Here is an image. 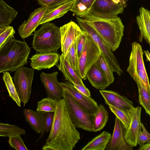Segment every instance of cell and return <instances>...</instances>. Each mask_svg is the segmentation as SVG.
Returning <instances> with one entry per match:
<instances>
[{"label":"cell","mask_w":150,"mask_h":150,"mask_svg":"<svg viewBox=\"0 0 150 150\" xmlns=\"http://www.w3.org/2000/svg\"><path fill=\"white\" fill-rule=\"evenodd\" d=\"M80 139L63 98L57 101L52 126L43 150H72Z\"/></svg>","instance_id":"cell-1"},{"label":"cell","mask_w":150,"mask_h":150,"mask_svg":"<svg viewBox=\"0 0 150 150\" xmlns=\"http://www.w3.org/2000/svg\"><path fill=\"white\" fill-rule=\"evenodd\" d=\"M80 18L92 27L112 51L118 48L124 30L120 17L105 19L86 14Z\"/></svg>","instance_id":"cell-2"},{"label":"cell","mask_w":150,"mask_h":150,"mask_svg":"<svg viewBox=\"0 0 150 150\" xmlns=\"http://www.w3.org/2000/svg\"><path fill=\"white\" fill-rule=\"evenodd\" d=\"M30 51L25 41L8 40L0 48V73L15 71L26 64Z\"/></svg>","instance_id":"cell-3"},{"label":"cell","mask_w":150,"mask_h":150,"mask_svg":"<svg viewBox=\"0 0 150 150\" xmlns=\"http://www.w3.org/2000/svg\"><path fill=\"white\" fill-rule=\"evenodd\" d=\"M41 25L34 31L33 48L37 52L57 53L61 47L59 28L50 22Z\"/></svg>","instance_id":"cell-4"},{"label":"cell","mask_w":150,"mask_h":150,"mask_svg":"<svg viewBox=\"0 0 150 150\" xmlns=\"http://www.w3.org/2000/svg\"><path fill=\"white\" fill-rule=\"evenodd\" d=\"M63 98L66 103L71 120L76 128L93 132L94 115L86 112L75 99L69 93L63 91Z\"/></svg>","instance_id":"cell-5"},{"label":"cell","mask_w":150,"mask_h":150,"mask_svg":"<svg viewBox=\"0 0 150 150\" xmlns=\"http://www.w3.org/2000/svg\"><path fill=\"white\" fill-rule=\"evenodd\" d=\"M79 26L83 31L86 32L97 45L101 53L113 72L120 76L123 72L120 68L118 61L112 51L97 34L95 30L83 19L76 16Z\"/></svg>","instance_id":"cell-6"},{"label":"cell","mask_w":150,"mask_h":150,"mask_svg":"<svg viewBox=\"0 0 150 150\" xmlns=\"http://www.w3.org/2000/svg\"><path fill=\"white\" fill-rule=\"evenodd\" d=\"M131 46L127 71L134 80L136 77H139L147 89L150 91L149 79L144 63L142 46L136 42L132 43Z\"/></svg>","instance_id":"cell-7"},{"label":"cell","mask_w":150,"mask_h":150,"mask_svg":"<svg viewBox=\"0 0 150 150\" xmlns=\"http://www.w3.org/2000/svg\"><path fill=\"white\" fill-rule=\"evenodd\" d=\"M34 73L32 68L21 67L16 71L13 78L18 97L24 106L30 98Z\"/></svg>","instance_id":"cell-8"},{"label":"cell","mask_w":150,"mask_h":150,"mask_svg":"<svg viewBox=\"0 0 150 150\" xmlns=\"http://www.w3.org/2000/svg\"><path fill=\"white\" fill-rule=\"evenodd\" d=\"M101 54L97 45L87 35L83 49L78 60L77 71L82 79H86L87 71L98 61Z\"/></svg>","instance_id":"cell-9"},{"label":"cell","mask_w":150,"mask_h":150,"mask_svg":"<svg viewBox=\"0 0 150 150\" xmlns=\"http://www.w3.org/2000/svg\"><path fill=\"white\" fill-rule=\"evenodd\" d=\"M124 8L112 0H96L87 14L105 19L114 18L123 13Z\"/></svg>","instance_id":"cell-10"},{"label":"cell","mask_w":150,"mask_h":150,"mask_svg":"<svg viewBox=\"0 0 150 150\" xmlns=\"http://www.w3.org/2000/svg\"><path fill=\"white\" fill-rule=\"evenodd\" d=\"M63 90L70 94L80 106L87 113L94 115L99 105L91 96L88 97L81 93L69 81L60 82Z\"/></svg>","instance_id":"cell-11"},{"label":"cell","mask_w":150,"mask_h":150,"mask_svg":"<svg viewBox=\"0 0 150 150\" xmlns=\"http://www.w3.org/2000/svg\"><path fill=\"white\" fill-rule=\"evenodd\" d=\"M59 28L61 50L65 57L72 42L75 41L83 31L78 25L72 21Z\"/></svg>","instance_id":"cell-12"},{"label":"cell","mask_w":150,"mask_h":150,"mask_svg":"<svg viewBox=\"0 0 150 150\" xmlns=\"http://www.w3.org/2000/svg\"><path fill=\"white\" fill-rule=\"evenodd\" d=\"M125 129L122 122L116 117L112 135L106 147V150H133L126 140Z\"/></svg>","instance_id":"cell-13"},{"label":"cell","mask_w":150,"mask_h":150,"mask_svg":"<svg viewBox=\"0 0 150 150\" xmlns=\"http://www.w3.org/2000/svg\"><path fill=\"white\" fill-rule=\"evenodd\" d=\"M142 107L137 106L129 111L131 121L128 128L125 129V137L127 143L132 147L137 144V138L139 132L142 130L141 114Z\"/></svg>","instance_id":"cell-14"},{"label":"cell","mask_w":150,"mask_h":150,"mask_svg":"<svg viewBox=\"0 0 150 150\" xmlns=\"http://www.w3.org/2000/svg\"><path fill=\"white\" fill-rule=\"evenodd\" d=\"M57 71L47 74L41 73L40 79L43 83L48 97L58 101L63 98V89L57 79Z\"/></svg>","instance_id":"cell-15"},{"label":"cell","mask_w":150,"mask_h":150,"mask_svg":"<svg viewBox=\"0 0 150 150\" xmlns=\"http://www.w3.org/2000/svg\"><path fill=\"white\" fill-rule=\"evenodd\" d=\"M47 9V8L43 6L35 9L30 15L28 20L18 27V33L22 38L28 37L35 31Z\"/></svg>","instance_id":"cell-16"},{"label":"cell","mask_w":150,"mask_h":150,"mask_svg":"<svg viewBox=\"0 0 150 150\" xmlns=\"http://www.w3.org/2000/svg\"><path fill=\"white\" fill-rule=\"evenodd\" d=\"M32 68L40 71L53 67L59 61L60 55L57 53H39L30 58Z\"/></svg>","instance_id":"cell-17"},{"label":"cell","mask_w":150,"mask_h":150,"mask_svg":"<svg viewBox=\"0 0 150 150\" xmlns=\"http://www.w3.org/2000/svg\"><path fill=\"white\" fill-rule=\"evenodd\" d=\"M99 92L104 98L105 103L129 111L134 108L133 103L125 96L111 90H100Z\"/></svg>","instance_id":"cell-18"},{"label":"cell","mask_w":150,"mask_h":150,"mask_svg":"<svg viewBox=\"0 0 150 150\" xmlns=\"http://www.w3.org/2000/svg\"><path fill=\"white\" fill-rule=\"evenodd\" d=\"M86 77L92 86L98 90H104L110 84L101 69L98 61L89 69Z\"/></svg>","instance_id":"cell-19"},{"label":"cell","mask_w":150,"mask_h":150,"mask_svg":"<svg viewBox=\"0 0 150 150\" xmlns=\"http://www.w3.org/2000/svg\"><path fill=\"white\" fill-rule=\"evenodd\" d=\"M23 112L25 121L32 129L38 134H42L45 128V112L26 109H24Z\"/></svg>","instance_id":"cell-20"},{"label":"cell","mask_w":150,"mask_h":150,"mask_svg":"<svg viewBox=\"0 0 150 150\" xmlns=\"http://www.w3.org/2000/svg\"><path fill=\"white\" fill-rule=\"evenodd\" d=\"M150 11L143 7L139 9V14L136 20L140 33L139 38L140 42L144 39L150 44Z\"/></svg>","instance_id":"cell-21"},{"label":"cell","mask_w":150,"mask_h":150,"mask_svg":"<svg viewBox=\"0 0 150 150\" xmlns=\"http://www.w3.org/2000/svg\"><path fill=\"white\" fill-rule=\"evenodd\" d=\"M58 67L63 73L65 78V80L73 84L76 83L84 85L77 71L75 70L70 64L63 53L60 55Z\"/></svg>","instance_id":"cell-22"},{"label":"cell","mask_w":150,"mask_h":150,"mask_svg":"<svg viewBox=\"0 0 150 150\" xmlns=\"http://www.w3.org/2000/svg\"><path fill=\"white\" fill-rule=\"evenodd\" d=\"M73 2L74 0H72L55 8L47 9L41 18L39 25L63 16L71 10Z\"/></svg>","instance_id":"cell-23"},{"label":"cell","mask_w":150,"mask_h":150,"mask_svg":"<svg viewBox=\"0 0 150 150\" xmlns=\"http://www.w3.org/2000/svg\"><path fill=\"white\" fill-rule=\"evenodd\" d=\"M18 12L3 0H0V27H8L16 17Z\"/></svg>","instance_id":"cell-24"},{"label":"cell","mask_w":150,"mask_h":150,"mask_svg":"<svg viewBox=\"0 0 150 150\" xmlns=\"http://www.w3.org/2000/svg\"><path fill=\"white\" fill-rule=\"evenodd\" d=\"M111 134L104 131L88 143L82 150H104L109 142Z\"/></svg>","instance_id":"cell-25"},{"label":"cell","mask_w":150,"mask_h":150,"mask_svg":"<svg viewBox=\"0 0 150 150\" xmlns=\"http://www.w3.org/2000/svg\"><path fill=\"white\" fill-rule=\"evenodd\" d=\"M134 81L138 86L139 103L150 115V91L147 89L139 77H136Z\"/></svg>","instance_id":"cell-26"},{"label":"cell","mask_w":150,"mask_h":150,"mask_svg":"<svg viewBox=\"0 0 150 150\" xmlns=\"http://www.w3.org/2000/svg\"><path fill=\"white\" fill-rule=\"evenodd\" d=\"M108 112L102 104H100L94 115L93 120V132L102 129L106 125L108 119Z\"/></svg>","instance_id":"cell-27"},{"label":"cell","mask_w":150,"mask_h":150,"mask_svg":"<svg viewBox=\"0 0 150 150\" xmlns=\"http://www.w3.org/2000/svg\"><path fill=\"white\" fill-rule=\"evenodd\" d=\"M96 0H74L70 10L81 18L88 14Z\"/></svg>","instance_id":"cell-28"},{"label":"cell","mask_w":150,"mask_h":150,"mask_svg":"<svg viewBox=\"0 0 150 150\" xmlns=\"http://www.w3.org/2000/svg\"><path fill=\"white\" fill-rule=\"evenodd\" d=\"M3 73V79L8 93L9 96L15 101L18 106L21 107V102L13 83V78L8 71L4 72Z\"/></svg>","instance_id":"cell-29"},{"label":"cell","mask_w":150,"mask_h":150,"mask_svg":"<svg viewBox=\"0 0 150 150\" xmlns=\"http://www.w3.org/2000/svg\"><path fill=\"white\" fill-rule=\"evenodd\" d=\"M25 130L16 125L0 123V136L9 137L17 135H25Z\"/></svg>","instance_id":"cell-30"},{"label":"cell","mask_w":150,"mask_h":150,"mask_svg":"<svg viewBox=\"0 0 150 150\" xmlns=\"http://www.w3.org/2000/svg\"><path fill=\"white\" fill-rule=\"evenodd\" d=\"M108 105L110 110L122 122L125 128L127 129L131 121V116L129 112L111 105Z\"/></svg>","instance_id":"cell-31"},{"label":"cell","mask_w":150,"mask_h":150,"mask_svg":"<svg viewBox=\"0 0 150 150\" xmlns=\"http://www.w3.org/2000/svg\"><path fill=\"white\" fill-rule=\"evenodd\" d=\"M57 101L47 97L42 98L37 102L36 110L45 112H54Z\"/></svg>","instance_id":"cell-32"},{"label":"cell","mask_w":150,"mask_h":150,"mask_svg":"<svg viewBox=\"0 0 150 150\" xmlns=\"http://www.w3.org/2000/svg\"><path fill=\"white\" fill-rule=\"evenodd\" d=\"M98 61L101 69L110 84L112 83L115 79L113 75V71L102 53Z\"/></svg>","instance_id":"cell-33"},{"label":"cell","mask_w":150,"mask_h":150,"mask_svg":"<svg viewBox=\"0 0 150 150\" xmlns=\"http://www.w3.org/2000/svg\"><path fill=\"white\" fill-rule=\"evenodd\" d=\"M76 40L71 45L65 57L73 68L77 71L78 59L75 48Z\"/></svg>","instance_id":"cell-34"},{"label":"cell","mask_w":150,"mask_h":150,"mask_svg":"<svg viewBox=\"0 0 150 150\" xmlns=\"http://www.w3.org/2000/svg\"><path fill=\"white\" fill-rule=\"evenodd\" d=\"M20 134L9 137L8 142L10 146L17 150H28Z\"/></svg>","instance_id":"cell-35"},{"label":"cell","mask_w":150,"mask_h":150,"mask_svg":"<svg viewBox=\"0 0 150 150\" xmlns=\"http://www.w3.org/2000/svg\"><path fill=\"white\" fill-rule=\"evenodd\" d=\"M87 35V33L83 31L76 40L75 48L78 60L79 58L83 49Z\"/></svg>","instance_id":"cell-36"},{"label":"cell","mask_w":150,"mask_h":150,"mask_svg":"<svg viewBox=\"0 0 150 150\" xmlns=\"http://www.w3.org/2000/svg\"><path fill=\"white\" fill-rule=\"evenodd\" d=\"M72 0H38V4L46 6L47 9L57 7Z\"/></svg>","instance_id":"cell-37"},{"label":"cell","mask_w":150,"mask_h":150,"mask_svg":"<svg viewBox=\"0 0 150 150\" xmlns=\"http://www.w3.org/2000/svg\"><path fill=\"white\" fill-rule=\"evenodd\" d=\"M54 112H46L44 114L45 119V126L44 130L42 134H40L38 140L41 138L45 132H49L51 129L52 124Z\"/></svg>","instance_id":"cell-38"},{"label":"cell","mask_w":150,"mask_h":150,"mask_svg":"<svg viewBox=\"0 0 150 150\" xmlns=\"http://www.w3.org/2000/svg\"><path fill=\"white\" fill-rule=\"evenodd\" d=\"M141 127L142 131L140 132L139 133L137 141V144L140 146L150 142V134L142 122Z\"/></svg>","instance_id":"cell-39"},{"label":"cell","mask_w":150,"mask_h":150,"mask_svg":"<svg viewBox=\"0 0 150 150\" xmlns=\"http://www.w3.org/2000/svg\"><path fill=\"white\" fill-rule=\"evenodd\" d=\"M15 33L13 28L10 26L0 35V48L8 40L14 38Z\"/></svg>","instance_id":"cell-40"},{"label":"cell","mask_w":150,"mask_h":150,"mask_svg":"<svg viewBox=\"0 0 150 150\" xmlns=\"http://www.w3.org/2000/svg\"><path fill=\"white\" fill-rule=\"evenodd\" d=\"M73 85L82 94L88 97L91 96L90 91L84 85L76 83H74Z\"/></svg>","instance_id":"cell-41"},{"label":"cell","mask_w":150,"mask_h":150,"mask_svg":"<svg viewBox=\"0 0 150 150\" xmlns=\"http://www.w3.org/2000/svg\"><path fill=\"white\" fill-rule=\"evenodd\" d=\"M139 150H150V142L146 143L143 145L140 146Z\"/></svg>","instance_id":"cell-42"},{"label":"cell","mask_w":150,"mask_h":150,"mask_svg":"<svg viewBox=\"0 0 150 150\" xmlns=\"http://www.w3.org/2000/svg\"><path fill=\"white\" fill-rule=\"evenodd\" d=\"M119 4L123 7L125 8L127 6L128 0H119Z\"/></svg>","instance_id":"cell-43"},{"label":"cell","mask_w":150,"mask_h":150,"mask_svg":"<svg viewBox=\"0 0 150 150\" xmlns=\"http://www.w3.org/2000/svg\"><path fill=\"white\" fill-rule=\"evenodd\" d=\"M9 27V26H8ZM8 27H0V35L6 30Z\"/></svg>","instance_id":"cell-44"},{"label":"cell","mask_w":150,"mask_h":150,"mask_svg":"<svg viewBox=\"0 0 150 150\" xmlns=\"http://www.w3.org/2000/svg\"><path fill=\"white\" fill-rule=\"evenodd\" d=\"M145 55L147 58V60L150 61V54L148 50L144 51Z\"/></svg>","instance_id":"cell-45"},{"label":"cell","mask_w":150,"mask_h":150,"mask_svg":"<svg viewBox=\"0 0 150 150\" xmlns=\"http://www.w3.org/2000/svg\"><path fill=\"white\" fill-rule=\"evenodd\" d=\"M116 4H119V0H112Z\"/></svg>","instance_id":"cell-46"}]
</instances>
